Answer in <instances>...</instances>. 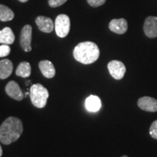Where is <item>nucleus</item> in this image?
<instances>
[{
  "mask_svg": "<svg viewBox=\"0 0 157 157\" xmlns=\"http://www.w3.org/2000/svg\"><path fill=\"white\" fill-rule=\"evenodd\" d=\"M23 131L21 120L17 117H8L0 127V141L5 145L11 144L19 138Z\"/></svg>",
  "mask_w": 157,
  "mask_h": 157,
  "instance_id": "nucleus-1",
  "label": "nucleus"
},
{
  "mask_svg": "<svg viewBox=\"0 0 157 157\" xmlns=\"http://www.w3.org/2000/svg\"><path fill=\"white\" fill-rule=\"evenodd\" d=\"M110 30L117 34H123L127 31L128 25L125 19H113L109 23Z\"/></svg>",
  "mask_w": 157,
  "mask_h": 157,
  "instance_id": "nucleus-10",
  "label": "nucleus"
},
{
  "mask_svg": "<svg viewBox=\"0 0 157 157\" xmlns=\"http://www.w3.org/2000/svg\"><path fill=\"white\" fill-rule=\"evenodd\" d=\"M149 134L153 138L157 140V120L154 121L151 125L150 129H149Z\"/></svg>",
  "mask_w": 157,
  "mask_h": 157,
  "instance_id": "nucleus-19",
  "label": "nucleus"
},
{
  "mask_svg": "<svg viewBox=\"0 0 157 157\" xmlns=\"http://www.w3.org/2000/svg\"><path fill=\"white\" fill-rule=\"evenodd\" d=\"M137 105L140 109L148 112H156L157 100L154 98L145 96L137 101Z\"/></svg>",
  "mask_w": 157,
  "mask_h": 157,
  "instance_id": "nucleus-8",
  "label": "nucleus"
},
{
  "mask_svg": "<svg viewBox=\"0 0 157 157\" xmlns=\"http://www.w3.org/2000/svg\"><path fill=\"white\" fill-rule=\"evenodd\" d=\"M2 147L0 146V157L2 156Z\"/></svg>",
  "mask_w": 157,
  "mask_h": 157,
  "instance_id": "nucleus-22",
  "label": "nucleus"
},
{
  "mask_svg": "<svg viewBox=\"0 0 157 157\" xmlns=\"http://www.w3.org/2000/svg\"><path fill=\"white\" fill-rule=\"evenodd\" d=\"M73 55L78 62L83 64H91L99 58L100 50L94 42H84L76 45Z\"/></svg>",
  "mask_w": 157,
  "mask_h": 157,
  "instance_id": "nucleus-2",
  "label": "nucleus"
},
{
  "mask_svg": "<svg viewBox=\"0 0 157 157\" xmlns=\"http://www.w3.org/2000/svg\"><path fill=\"white\" fill-rule=\"evenodd\" d=\"M36 23L39 30L44 33H51L55 28L52 19L45 16H38L36 18Z\"/></svg>",
  "mask_w": 157,
  "mask_h": 157,
  "instance_id": "nucleus-11",
  "label": "nucleus"
},
{
  "mask_svg": "<svg viewBox=\"0 0 157 157\" xmlns=\"http://www.w3.org/2000/svg\"><path fill=\"white\" fill-rule=\"evenodd\" d=\"M101 107V99L95 95H90L85 101V108L90 112H97Z\"/></svg>",
  "mask_w": 157,
  "mask_h": 157,
  "instance_id": "nucleus-13",
  "label": "nucleus"
},
{
  "mask_svg": "<svg viewBox=\"0 0 157 157\" xmlns=\"http://www.w3.org/2000/svg\"><path fill=\"white\" fill-rule=\"evenodd\" d=\"M67 0H48V4L52 7H58L66 3Z\"/></svg>",
  "mask_w": 157,
  "mask_h": 157,
  "instance_id": "nucleus-20",
  "label": "nucleus"
},
{
  "mask_svg": "<svg viewBox=\"0 0 157 157\" xmlns=\"http://www.w3.org/2000/svg\"><path fill=\"white\" fill-rule=\"evenodd\" d=\"M5 91L10 97L16 101H22L24 98L22 90L19 87L18 84L15 81H10L7 83L5 87Z\"/></svg>",
  "mask_w": 157,
  "mask_h": 157,
  "instance_id": "nucleus-9",
  "label": "nucleus"
},
{
  "mask_svg": "<svg viewBox=\"0 0 157 157\" xmlns=\"http://www.w3.org/2000/svg\"><path fill=\"white\" fill-rule=\"evenodd\" d=\"M121 157H128V156H122Z\"/></svg>",
  "mask_w": 157,
  "mask_h": 157,
  "instance_id": "nucleus-24",
  "label": "nucleus"
},
{
  "mask_svg": "<svg viewBox=\"0 0 157 157\" xmlns=\"http://www.w3.org/2000/svg\"><path fill=\"white\" fill-rule=\"evenodd\" d=\"M14 17V13L11 9L4 5H0V21H12Z\"/></svg>",
  "mask_w": 157,
  "mask_h": 157,
  "instance_id": "nucleus-17",
  "label": "nucleus"
},
{
  "mask_svg": "<svg viewBox=\"0 0 157 157\" xmlns=\"http://www.w3.org/2000/svg\"><path fill=\"white\" fill-rule=\"evenodd\" d=\"M39 67L44 77L51 78L56 75V69L50 60H44L40 61L39 63Z\"/></svg>",
  "mask_w": 157,
  "mask_h": 157,
  "instance_id": "nucleus-12",
  "label": "nucleus"
},
{
  "mask_svg": "<svg viewBox=\"0 0 157 157\" xmlns=\"http://www.w3.org/2000/svg\"><path fill=\"white\" fill-rule=\"evenodd\" d=\"M143 31L148 38L157 37V17L149 16L145 21Z\"/></svg>",
  "mask_w": 157,
  "mask_h": 157,
  "instance_id": "nucleus-7",
  "label": "nucleus"
},
{
  "mask_svg": "<svg viewBox=\"0 0 157 157\" xmlns=\"http://www.w3.org/2000/svg\"><path fill=\"white\" fill-rule=\"evenodd\" d=\"M15 41V35L10 27H5L0 31V43L3 44H12Z\"/></svg>",
  "mask_w": 157,
  "mask_h": 157,
  "instance_id": "nucleus-15",
  "label": "nucleus"
},
{
  "mask_svg": "<svg viewBox=\"0 0 157 157\" xmlns=\"http://www.w3.org/2000/svg\"><path fill=\"white\" fill-rule=\"evenodd\" d=\"M31 38H32V28L30 25H25L22 29L20 36V44L25 52L31 50Z\"/></svg>",
  "mask_w": 157,
  "mask_h": 157,
  "instance_id": "nucleus-6",
  "label": "nucleus"
},
{
  "mask_svg": "<svg viewBox=\"0 0 157 157\" xmlns=\"http://www.w3.org/2000/svg\"><path fill=\"white\" fill-rule=\"evenodd\" d=\"M10 48L8 44H3L0 46V58L7 56L10 52Z\"/></svg>",
  "mask_w": 157,
  "mask_h": 157,
  "instance_id": "nucleus-18",
  "label": "nucleus"
},
{
  "mask_svg": "<svg viewBox=\"0 0 157 157\" xmlns=\"http://www.w3.org/2000/svg\"><path fill=\"white\" fill-rule=\"evenodd\" d=\"M13 70V65L8 59L0 60V78L5 79L11 75Z\"/></svg>",
  "mask_w": 157,
  "mask_h": 157,
  "instance_id": "nucleus-14",
  "label": "nucleus"
},
{
  "mask_svg": "<svg viewBox=\"0 0 157 157\" xmlns=\"http://www.w3.org/2000/svg\"><path fill=\"white\" fill-rule=\"evenodd\" d=\"M31 68L30 63L29 62H22L17 66L15 71V74L21 77L26 78L31 75Z\"/></svg>",
  "mask_w": 157,
  "mask_h": 157,
  "instance_id": "nucleus-16",
  "label": "nucleus"
},
{
  "mask_svg": "<svg viewBox=\"0 0 157 157\" xmlns=\"http://www.w3.org/2000/svg\"><path fill=\"white\" fill-rule=\"evenodd\" d=\"M108 69L113 78L117 80H120L124 77L126 73V67L122 62L119 60H111L108 64Z\"/></svg>",
  "mask_w": 157,
  "mask_h": 157,
  "instance_id": "nucleus-5",
  "label": "nucleus"
},
{
  "mask_svg": "<svg viewBox=\"0 0 157 157\" xmlns=\"http://www.w3.org/2000/svg\"><path fill=\"white\" fill-rule=\"evenodd\" d=\"M18 1L21 2H28L29 0H18Z\"/></svg>",
  "mask_w": 157,
  "mask_h": 157,
  "instance_id": "nucleus-23",
  "label": "nucleus"
},
{
  "mask_svg": "<svg viewBox=\"0 0 157 157\" xmlns=\"http://www.w3.org/2000/svg\"><path fill=\"white\" fill-rule=\"evenodd\" d=\"M105 1L106 0H87V2L92 7H97L103 5L105 2Z\"/></svg>",
  "mask_w": 157,
  "mask_h": 157,
  "instance_id": "nucleus-21",
  "label": "nucleus"
},
{
  "mask_svg": "<svg viewBox=\"0 0 157 157\" xmlns=\"http://www.w3.org/2000/svg\"><path fill=\"white\" fill-rule=\"evenodd\" d=\"M70 18L68 15L61 14L56 17L55 22V30L56 34L60 38H64L70 31Z\"/></svg>",
  "mask_w": 157,
  "mask_h": 157,
  "instance_id": "nucleus-4",
  "label": "nucleus"
},
{
  "mask_svg": "<svg viewBox=\"0 0 157 157\" xmlns=\"http://www.w3.org/2000/svg\"><path fill=\"white\" fill-rule=\"evenodd\" d=\"M31 101L35 107L42 109L47 104L49 97L48 90L40 84H34L30 88Z\"/></svg>",
  "mask_w": 157,
  "mask_h": 157,
  "instance_id": "nucleus-3",
  "label": "nucleus"
}]
</instances>
